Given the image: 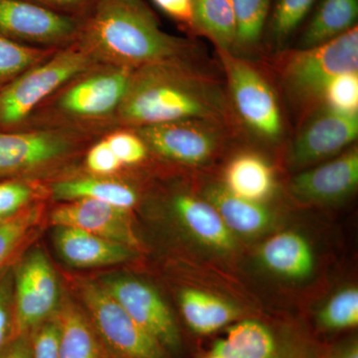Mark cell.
Returning a JSON list of instances; mask_svg holds the SVG:
<instances>
[{
	"label": "cell",
	"mask_w": 358,
	"mask_h": 358,
	"mask_svg": "<svg viewBox=\"0 0 358 358\" xmlns=\"http://www.w3.org/2000/svg\"><path fill=\"white\" fill-rule=\"evenodd\" d=\"M117 110L122 122L141 128L192 119L227 126L232 110L216 80L182 61H166L133 71Z\"/></svg>",
	"instance_id": "cell-1"
},
{
	"label": "cell",
	"mask_w": 358,
	"mask_h": 358,
	"mask_svg": "<svg viewBox=\"0 0 358 358\" xmlns=\"http://www.w3.org/2000/svg\"><path fill=\"white\" fill-rule=\"evenodd\" d=\"M84 38L89 53L131 69L181 61L192 48L185 40L162 31L143 0H99Z\"/></svg>",
	"instance_id": "cell-2"
},
{
	"label": "cell",
	"mask_w": 358,
	"mask_h": 358,
	"mask_svg": "<svg viewBox=\"0 0 358 358\" xmlns=\"http://www.w3.org/2000/svg\"><path fill=\"white\" fill-rule=\"evenodd\" d=\"M279 72L289 100L299 107L315 109L334 77L358 72L357 26L326 43L289 51Z\"/></svg>",
	"instance_id": "cell-3"
},
{
	"label": "cell",
	"mask_w": 358,
	"mask_h": 358,
	"mask_svg": "<svg viewBox=\"0 0 358 358\" xmlns=\"http://www.w3.org/2000/svg\"><path fill=\"white\" fill-rule=\"evenodd\" d=\"M86 49L70 48L26 70L0 93V124L24 120L42 101L91 65Z\"/></svg>",
	"instance_id": "cell-4"
},
{
	"label": "cell",
	"mask_w": 358,
	"mask_h": 358,
	"mask_svg": "<svg viewBox=\"0 0 358 358\" xmlns=\"http://www.w3.org/2000/svg\"><path fill=\"white\" fill-rule=\"evenodd\" d=\"M227 77L231 101L240 119L257 136L279 140L282 119L272 87L253 66L233 53L219 52Z\"/></svg>",
	"instance_id": "cell-5"
},
{
	"label": "cell",
	"mask_w": 358,
	"mask_h": 358,
	"mask_svg": "<svg viewBox=\"0 0 358 358\" xmlns=\"http://www.w3.org/2000/svg\"><path fill=\"white\" fill-rule=\"evenodd\" d=\"M226 127L208 120H183L141 127L136 134L148 150L160 157L186 166H201L217 154Z\"/></svg>",
	"instance_id": "cell-6"
},
{
	"label": "cell",
	"mask_w": 358,
	"mask_h": 358,
	"mask_svg": "<svg viewBox=\"0 0 358 358\" xmlns=\"http://www.w3.org/2000/svg\"><path fill=\"white\" fill-rule=\"evenodd\" d=\"M358 136V113L339 112L326 105L315 108L292 143L289 166L303 169L338 155Z\"/></svg>",
	"instance_id": "cell-7"
},
{
	"label": "cell",
	"mask_w": 358,
	"mask_h": 358,
	"mask_svg": "<svg viewBox=\"0 0 358 358\" xmlns=\"http://www.w3.org/2000/svg\"><path fill=\"white\" fill-rule=\"evenodd\" d=\"M83 299L99 333L128 358H162V345L110 296L105 287L84 285Z\"/></svg>",
	"instance_id": "cell-8"
},
{
	"label": "cell",
	"mask_w": 358,
	"mask_h": 358,
	"mask_svg": "<svg viewBox=\"0 0 358 358\" xmlns=\"http://www.w3.org/2000/svg\"><path fill=\"white\" fill-rule=\"evenodd\" d=\"M58 284L55 272L42 252H33L21 264L14 294V338L43 322L56 307Z\"/></svg>",
	"instance_id": "cell-9"
},
{
	"label": "cell",
	"mask_w": 358,
	"mask_h": 358,
	"mask_svg": "<svg viewBox=\"0 0 358 358\" xmlns=\"http://www.w3.org/2000/svg\"><path fill=\"white\" fill-rule=\"evenodd\" d=\"M78 32L73 18L25 0H0V35L32 43L51 44Z\"/></svg>",
	"instance_id": "cell-10"
},
{
	"label": "cell",
	"mask_w": 358,
	"mask_h": 358,
	"mask_svg": "<svg viewBox=\"0 0 358 358\" xmlns=\"http://www.w3.org/2000/svg\"><path fill=\"white\" fill-rule=\"evenodd\" d=\"M357 185L358 152L352 148L336 159L294 176L289 192L301 203H334L352 195Z\"/></svg>",
	"instance_id": "cell-11"
},
{
	"label": "cell",
	"mask_w": 358,
	"mask_h": 358,
	"mask_svg": "<svg viewBox=\"0 0 358 358\" xmlns=\"http://www.w3.org/2000/svg\"><path fill=\"white\" fill-rule=\"evenodd\" d=\"M105 289L145 331L162 345L176 348L179 333L171 310L159 294L138 280H110Z\"/></svg>",
	"instance_id": "cell-12"
},
{
	"label": "cell",
	"mask_w": 358,
	"mask_h": 358,
	"mask_svg": "<svg viewBox=\"0 0 358 358\" xmlns=\"http://www.w3.org/2000/svg\"><path fill=\"white\" fill-rule=\"evenodd\" d=\"M112 66L77 81L60 98L61 109L81 117H98L119 109L126 95L133 71Z\"/></svg>",
	"instance_id": "cell-13"
},
{
	"label": "cell",
	"mask_w": 358,
	"mask_h": 358,
	"mask_svg": "<svg viewBox=\"0 0 358 358\" xmlns=\"http://www.w3.org/2000/svg\"><path fill=\"white\" fill-rule=\"evenodd\" d=\"M51 221L56 226L77 228L126 246L138 245L129 210L103 202L69 201L52 212Z\"/></svg>",
	"instance_id": "cell-14"
},
{
	"label": "cell",
	"mask_w": 358,
	"mask_h": 358,
	"mask_svg": "<svg viewBox=\"0 0 358 358\" xmlns=\"http://www.w3.org/2000/svg\"><path fill=\"white\" fill-rule=\"evenodd\" d=\"M72 143L59 131L0 133V176L23 173L55 162Z\"/></svg>",
	"instance_id": "cell-15"
},
{
	"label": "cell",
	"mask_w": 358,
	"mask_h": 358,
	"mask_svg": "<svg viewBox=\"0 0 358 358\" xmlns=\"http://www.w3.org/2000/svg\"><path fill=\"white\" fill-rule=\"evenodd\" d=\"M55 241L60 255L74 267L115 265L126 262L134 255V252L126 245L77 228L57 226Z\"/></svg>",
	"instance_id": "cell-16"
},
{
	"label": "cell",
	"mask_w": 358,
	"mask_h": 358,
	"mask_svg": "<svg viewBox=\"0 0 358 358\" xmlns=\"http://www.w3.org/2000/svg\"><path fill=\"white\" fill-rule=\"evenodd\" d=\"M171 204L186 230L200 243L220 252L236 248L235 235L206 199L180 193L173 197Z\"/></svg>",
	"instance_id": "cell-17"
},
{
	"label": "cell",
	"mask_w": 358,
	"mask_h": 358,
	"mask_svg": "<svg viewBox=\"0 0 358 358\" xmlns=\"http://www.w3.org/2000/svg\"><path fill=\"white\" fill-rule=\"evenodd\" d=\"M203 195L234 235L256 236L268 229L273 221L272 212L263 202L237 196L223 185H207Z\"/></svg>",
	"instance_id": "cell-18"
},
{
	"label": "cell",
	"mask_w": 358,
	"mask_h": 358,
	"mask_svg": "<svg viewBox=\"0 0 358 358\" xmlns=\"http://www.w3.org/2000/svg\"><path fill=\"white\" fill-rule=\"evenodd\" d=\"M260 259L274 274L289 280H305L315 268L312 246L305 237L294 231L278 233L262 245Z\"/></svg>",
	"instance_id": "cell-19"
},
{
	"label": "cell",
	"mask_w": 358,
	"mask_h": 358,
	"mask_svg": "<svg viewBox=\"0 0 358 358\" xmlns=\"http://www.w3.org/2000/svg\"><path fill=\"white\" fill-rule=\"evenodd\" d=\"M222 185L237 196L263 202L275 192L274 169L261 155L243 152L226 166Z\"/></svg>",
	"instance_id": "cell-20"
},
{
	"label": "cell",
	"mask_w": 358,
	"mask_h": 358,
	"mask_svg": "<svg viewBox=\"0 0 358 358\" xmlns=\"http://www.w3.org/2000/svg\"><path fill=\"white\" fill-rule=\"evenodd\" d=\"M358 0H322L305 31L298 49L326 43L355 27Z\"/></svg>",
	"instance_id": "cell-21"
},
{
	"label": "cell",
	"mask_w": 358,
	"mask_h": 358,
	"mask_svg": "<svg viewBox=\"0 0 358 358\" xmlns=\"http://www.w3.org/2000/svg\"><path fill=\"white\" fill-rule=\"evenodd\" d=\"M179 300L185 322L197 334L214 333L238 315L234 306L215 294L200 289H183Z\"/></svg>",
	"instance_id": "cell-22"
},
{
	"label": "cell",
	"mask_w": 358,
	"mask_h": 358,
	"mask_svg": "<svg viewBox=\"0 0 358 358\" xmlns=\"http://www.w3.org/2000/svg\"><path fill=\"white\" fill-rule=\"evenodd\" d=\"M212 355L223 358H275L277 343L267 327L244 320L228 329L225 338L214 345Z\"/></svg>",
	"instance_id": "cell-23"
},
{
	"label": "cell",
	"mask_w": 358,
	"mask_h": 358,
	"mask_svg": "<svg viewBox=\"0 0 358 358\" xmlns=\"http://www.w3.org/2000/svg\"><path fill=\"white\" fill-rule=\"evenodd\" d=\"M56 199L65 201L89 199L129 210L138 201L131 186L105 178H79L60 181L53 186Z\"/></svg>",
	"instance_id": "cell-24"
},
{
	"label": "cell",
	"mask_w": 358,
	"mask_h": 358,
	"mask_svg": "<svg viewBox=\"0 0 358 358\" xmlns=\"http://www.w3.org/2000/svg\"><path fill=\"white\" fill-rule=\"evenodd\" d=\"M192 27L208 37L218 52L232 53L236 23L231 0H193Z\"/></svg>",
	"instance_id": "cell-25"
},
{
	"label": "cell",
	"mask_w": 358,
	"mask_h": 358,
	"mask_svg": "<svg viewBox=\"0 0 358 358\" xmlns=\"http://www.w3.org/2000/svg\"><path fill=\"white\" fill-rule=\"evenodd\" d=\"M57 322L60 358H102L93 331L76 308L64 307Z\"/></svg>",
	"instance_id": "cell-26"
},
{
	"label": "cell",
	"mask_w": 358,
	"mask_h": 358,
	"mask_svg": "<svg viewBox=\"0 0 358 358\" xmlns=\"http://www.w3.org/2000/svg\"><path fill=\"white\" fill-rule=\"evenodd\" d=\"M236 23L234 50H250L260 41L272 0H231ZM232 52V53H233Z\"/></svg>",
	"instance_id": "cell-27"
},
{
	"label": "cell",
	"mask_w": 358,
	"mask_h": 358,
	"mask_svg": "<svg viewBox=\"0 0 358 358\" xmlns=\"http://www.w3.org/2000/svg\"><path fill=\"white\" fill-rule=\"evenodd\" d=\"M317 0H275L270 21L273 41L282 46L303 23Z\"/></svg>",
	"instance_id": "cell-28"
},
{
	"label": "cell",
	"mask_w": 358,
	"mask_h": 358,
	"mask_svg": "<svg viewBox=\"0 0 358 358\" xmlns=\"http://www.w3.org/2000/svg\"><path fill=\"white\" fill-rule=\"evenodd\" d=\"M48 57L49 51L25 46L0 35V80L20 76Z\"/></svg>",
	"instance_id": "cell-29"
},
{
	"label": "cell",
	"mask_w": 358,
	"mask_h": 358,
	"mask_svg": "<svg viewBox=\"0 0 358 358\" xmlns=\"http://www.w3.org/2000/svg\"><path fill=\"white\" fill-rule=\"evenodd\" d=\"M320 324L329 329H345L358 324V289L345 288L334 294L320 312Z\"/></svg>",
	"instance_id": "cell-30"
},
{
	"label": "cell",
	"mask_w": 358,
	"mask_h": 358,
	"mask_svg": "<svg viewBox=\"0 0 358 358\" xmlns=\"http://www.w3.org/2000/svg\"><path fill=\"white\" fill-rule=\"evenodd\" d=\"M322 105L339 112L358 113V72L334 77L324 90Z\"/></svg>",
	"instance_id": "cell-31"
},
{
	"label": "cell",
	"mask_w": 358,
	"mask_h": 358,
	"mask_svg": "<svg viewBox=\"0 0 358 358\" xmlns=\"http://www.w3.org/2000/svg\"><path fill=\"white\" fill-rule=\"evenodd\" d=\"M36 219V211L29 210L0 220V266L24 239Z\"/></svg>",
	"instance_id": "cell-32"
},
{
	"label": "cell",
	"mask_w": 358,
	"mask_h": 358,
	"mask_svg": "<svg viewBox=\"0 0 358 358\" xmlns=\"http://www.w3.org/2000/svg\"><path fill=\"white\" fill-rule=\"evenodd\" d=\"M115 157L124 164H140L147 157L148 148L138 134L117 131L105 138Z\"/></svg>",
	"instance_id": "cell-33"
},
{
	"label": "cell",
	"mask_w": 358,
	"mask_h": 358,
	"mask_svg": "<svg viewBox=\"0 0 358 358\" xmlns=\"http://www.w3.org/2000/svg\"><path fill=\"white\" fill-rule=\"evenodd\" d=\"M30 345L32 358H60V327L58 322L40 324Z\"/></svg>",
	"instance_id": "cell-34"
},
{
	"label": "cell",
	"mask_w": 358,
	"mask_h": 358,
	"mask_svg": "<svg viewBox=\"0 0 358 358\" xmlns=\"http://www.w3.org/2000/svg\"><path fill=\"white\" fill-rule=\"evenodd\" d=\"M31 195V189L23 183H0V220L17 213L29 202Z\"/></svg>",
	"instance_id": "cell-35"
},
{
	"label": "cell",
	"mask_w": 358,
	"mask_h": 358,
	"mask_svg": "<svg viewBox=\"0 0 358 358\" xmlns=\"http://www.w3.org/2000/svg\"><path fill=\"white\" fill-rule=\"evenodd\" d=\"M86 164L90 171L99 176L114 173L122 166L106 140L96 143L89 150Z\"/></svg>",
	"instance_id": "cell-36"
},
{
	"label": "cell",
	"mask_w": 358,
	"mask_h": 358,
	"mask_svg": "<svg viewBox=\"0 0 358 358\" xmlns=\"http://www.w3.org/2000/svg\"><path fill=\"white\" fill-rule=\"evenodd\" d=\"M9 294L8 286L0 282V355L14 339L13 313Z\"/></svg>",
	"instance_id": "cell-37"
},
{
	"label": "cell",
	"mask_w": 358,
	"mask_h": 358,
	"mask_svg": "<svg viewBox=\"0 0 358 358\" xmlns=\"http://www.w3.org/2000/svg\"><path fill=\"white\" fill-rule=\"evenodd\" d=\"M160 10L179 22L192 27L193 0H152Z\"/></svg>",
	"instance_id": "cell-38"
},
{
	"label": "cell",
	"mask_w": 358,
	"mask_h": 358,
	"mask_svg": "<svg viewBox=\"0 0 358 358\" xmlns=\"http://www.w3.org/2000/svg\"><path fill=\"white\" fill-rule=\"evenodd\" d=\"M0 358H32L31 345L24 336H18L7 346Z\"/></svg>",
	"instance_id": "cell-39"
},
{
	"label": "cell",
	"mask_w": 358,
	"mask_h": 358,
	"mask_svg": "<svg viewBox=\"0 0 358 358\" xmlns=\"http://www.w3.org/2000/svg\"><path fill=\"white\" fill-rule=\"evenodd\" d=\"M334 358H358V348L357 343L346 346L341 350Z\"/></svg>",
	"instance_id": "cell-40"
},
{
	"label": "cell",
	"mask_w": 358,
	"mask_h": 358,
	"mask_svg": "<svg viewBox=\"0 0 358 358\" xmlns=\"http://www.w3.org/2000/svg\"><path fill=\"white\" fill-rule=\"evenodd\" d=\"M40 1L58 4V6H75V4H79L80 2L83 1V0H40Z\"/></svg>",
	"instance_id": "cell-41"
},
{
	"label": "cell",
	"mask_w": 358,
	"mask_h": 358,
	"mask_svg": "<svg viewBox=\"0 0 358 358\" xmlns=\"http://www.w3.org/2000/svg\"><path fill=\"white\" fill-rule=\"evenodd\" d=\"M209 358H223V357H218V355H211V357H209Z\"/></svg>",
	"instance_id": "cell-42"
}]
</instances>
